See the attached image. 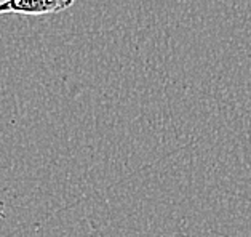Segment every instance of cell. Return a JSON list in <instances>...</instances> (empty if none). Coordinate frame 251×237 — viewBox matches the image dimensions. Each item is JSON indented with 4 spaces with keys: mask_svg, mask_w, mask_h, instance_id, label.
Returning a JSON list of instances; mask_svg holds the SVG:
<instances>
[{
    "mask_svg": "<svg viewBox=\"0 0 251 237\" xmlns=\"http://www.w3.org/2000/svg\"><path fill=\"white\" fill-rule=\"evenodd\" d=\"M5 213H3V202H2V197H0V218H3Z\"/></svg>",
    "mask_w": 251,
    "mask_h": 237,
    "instance_id": "cell-2",
    "label": "cell"
},
{
    "mask_svg": "<svg viewBox=\"0 0 251 237\" xmlns=\"http://www.w3.org/2000/svg\"><path fill=\"white\" fill-rule=\"evenodd\" d=\"M75 0H3L0 13H16L27 16H42L59 13L74 5Z\"/></svg>",
    "mask_w": 251,
    "mask_h": 237,
    "instance_id": "cell-1",
    "label": "cell"
}]
</instances>
